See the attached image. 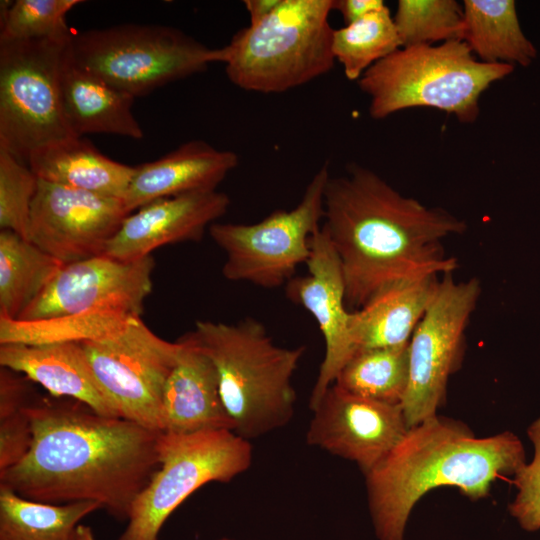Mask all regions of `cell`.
Wrapping results in <instances>:
<instances>
[{"label":"cell","instance_id":"cell-10","mask_svg":"<svg viewBox=\"0 0 540 540\" xmlns=\"http://www.w3.org/2000/svg\"><path fill=\"white\" fill-rule=\"evenodd\" d=\"M328 163L315 173L292 210H276L254 224L213 223L208 231L224 251L223 276L230 281L276 288L292 279L310 255V238L324 218Z\"/></svg>","mask_w":540,"mask_h":540},{"label":"cell","instance_id":"cell-38","mask_svg":"<svg viewBox=\"0 0 540 540\" xmlns=\"http://www.w3.org/2000/svg\"><path fill=\"white\" fill-rule=\"evenodd\" d=\"M218 540H234V539L227 538V537H222V538H220V539H218Z\"/></svg>","mask_w":540,"mask_h":540},{"label":"cell","instance_id":"cell-37","mask_svg":"<svg viewBox=\"0 0 540 540\" xmlns=\"http://www.w3.org/2000/svg\"><path fill=\"white\" fill-rule=\"evenodd\" d=\"M76 538L77 540H96L92 529L81 524L76 528Z\"/></svg>","mask_w":540,"mask_h":540},{"label":"cell","instance_id":"cell-24","mask_svg":"<svg viewBox=\"0 0 540 540\" xmlns=\"http://www.w3.org/2000/svg\"><path fill=\"white\" fill-rule=\"evenodd\" d=\"M462 7V40L480 61L528 66L536 58L513 0H464Z\"/></svg>","mask_w":540,"mask_h":540},{"label":"cell","instance_id":"cell-33","mask_svg":"<svg viewBox=\"0 0 540 540\" xmlns=\"http://www.w3.org/2000/svg\"><path fill=\"white\" fill-rule=\"evenodd\" d=\"M39 179L29 166L0 148V228L27 238Z\"/></svg>","mask_w":540,"mask_h":540},{"label":"cell","instance_id":"cell-30","mask_svg":"<svg viewBox=\"0 0 540 540\" xmlns=\"http://www.w3.org/2000/svg\"><path fill=\"white\" fill-rule=\"evenodd\" d=\"M393 20L401 47L462 40L463 7L454 0H399Z\"/></svg>","mask_w":540,"mask_h":540},{"label":"cell","instance_id":"cell-15","mask_svg":"<svg viewBox=\"0 0 540 540\" xmlns=\"http://www.w3.org/2000/svg\"><path fill=\"white\" fill-rule=\"evenodd\" d=\"M311 411L307 443L356 463L364 474L408 430L402 405L370 400L336 384L328 387Z\"/></svg>","mask_w":540,"mask_h":540},{"label":"cell","instance_id":"cell-28","mask_svg":"<svg viewBox=\"0 0 540 540\" xmlns=\"http://www.w3.org/2000/svg\"><path fill=\"white\" fill-rule=\"evenodd\" d=\"M132 318L135 316L113 310L38 320L0 317V345H47L102 339L121 329Z\"/></svg>","mask_w":540,"mask_h":540},{"label":"cell","instance_id":"cell-32","mask_svg":"<svg viewBox=\"0 0 540 540\" xmlns=\"http://www.w3.org/2000/svg\"><path fill=\"white\" fill-rule=\"evenodd\" d=\"M80 0L1 1L0 41L70 38L66 16Z\"/></svg>","mask_w":540,"mask_h":540},{"label":"cell","instance_id":"cell-35","mask_svg":"<svg viewBox=\"0 0 540 540\" xmlns=\"http://www.w3.org/2000/svg\"><path fill=\"white\" fill-rule=\"evenodd\" d=\"M383 6L382 0H333L332 8L339 11L345 24L349 25Z\"/></svg>","mask_w":540,"mask_h":540},{"label":"cell","instance_id":"cell-12","mask_svg":"<svg viewBox=\"0 0 540 540\" xmlns=\"http://www.w3.org/2000/svg\"><path fill=\"white\" fill-rule=\"evenodd\" d=\"M440 278L437 292L409 341V383L402 402L408 428L437 415L450 375L461 366L465 329L481 293L476 278Z\"/></svg>","mask_w":540,"mask_h":540},{"label":"cell","instance_id":"cell-5","mask_svg":"<svg viewBox=\"0 0 540 540\" xmlns=\"http://www.w3.org/2000/svg\"><path fill=\"white\" fill-rule=\"evenodd\" d=\"M513 70L511 64L482 62L465 41L451 40L401 47L366 70L358 84L374 119L428 107L471 124L479 116L482 93Z\"/></svg>","mask_w":540,"mask_h":540},{"label":"cell","instance_id":"cell-16","mask_svg":"<svg viewBox=\"0 0 540 540\" xmlns=\"http://www.w3.org/2000/svg\"><path fill=\"white\" fill-rule=\"evenodd\" d=\"M305 264L307 274L290 279L286 294L314 317L325 342L324 359L310 396L311 410L353 356L355 347L342 266L323 225L310 238V255Z\"/></svg>","mask_w":540,"mask_h":540},{"label":"cell","instance_id":"cell-8","mask_svg":"<svg viewBox=\"0 0 540 540\" xmlns=\"http://www.w3.org/2000/svg\"><path fill=\"white\" fill-rule=\"evenodd\" d=\"M70 39L0 41V148L26 164L35 151L75 137L61 96Z\"/></svg>","mask_w":540,"mask_h":540},{"label":"cell","instance_id":"cell-39","mask_svg":"<svg viewBox=\"0 0 540 540\" xmlns=\"http://www.w3.org/2000/svg\"><path fill=\"white\" fill-rule=\"evenodd\" d=\"M70 540H77V538H76V532H75V535H74Z\"/></svg>","mask_w":540,"mask_h":540},{"label":"cell","instance_id":"cell-9","mask_svg":"<svg viewBox=\"0 0 540 540\" xmlns=\"http://www.w3.org/2000/svg\"><path fill=\"white\" fill-rule=\"evenodd\" d=\"M160 466L131 505L118 540H158L168 517L209 482L227 483L252 464L251 442L232 430L161 432Z\"/></svg>","mask_w":540,"mask_h":540},{"label":"cell","instance_id":"cell-1","mask_svg":"<svg viewBox=\"0 0 540 540\" xmlns=\"http://www.w3.org/2000/svg\"><path fill=\"white\" fill-rule=\"evenodd\" d=\"M26 411L33 440L0 471V485L37 502H95L118 520L158 470L161 432L100 415L70 398L35 397Z\"/></svg>","mask_w":540,"mask_h":540},{"label":"cell","instance_id":"cell-26","mask_svg":"<svg viewBox=\"0 0 540 540\" xmlns=\"http://www.w3.org/2000/svg\"><path fill=\"white\" fill-rule=\"evenodd\" d=\"M98 509L90 501L37 502L0 485V540H70L79 522Z\"/></svg>","mask_w":540,"mask_h":540},{"label":"cell","instance_id":"cell-14","mask_svg":"<svg viewBox=\"0 0 540 540\" xmlns=\"http://www.w3.org/2000/svg\"><path fill=\"white\" fill-rule=\"evenodd\" d=\"M129 213L122 199L39 179L28 240L63 264L102 255Z\"/></svg>","mask_w":540,"mask_h":540},{"label":"cell","instance_id":"cell-3","mask_svg":"<svg viewBox=\"0 0 540 540\" xmlns=\"http://www.w3.org/2000/svg\"><path fill=\"white\" fill-rule=\"evenodd\" d=\"M511 431L478 438L464 423L438 414L408 428L365 475L368 507L378 540H404L416 503L428 491L456 487L472 501L486 498L496 479L525 464Z\"/></svg>","mask_w":540,"mask_h":540},{"label":"cell","instance_id":"cell-18","mask_svg":"<svg viewBox=\"0 0 540 540\" xmlns=\"http://www.w3.org/2000/svg\"><path fill=\"white\" fill-rule=\"evenodd\" d=\"M238 155L191 140L161 158L135 166L122 202L130 214L162 198L213 191L237 167Z\"/></svg>","mask_w":540,"mask_h":540},{"label":"cell","instance_id":"cell-22","mask_svg":"<svg viewBox=\"0 0 540 540\" xmlns=\"http://www.w3.org/2000/svg\"><path fill=\"white\" fill-rule=\"evenodd\" d=\"M440 278L429 276L393 283L352 311L355 352L408 343L437 292Z\"/></svg>","mask_w":540,"mask_h":540},{"label":"cell","instance_id":"cell-6","mask_svg":"<svg viewBox=\"0 0 540 540\" xmlns=\"http://www.w3.org/2000/svg\"><path fill=\"white\" fill-rule=\"evenodd\" d=\"M333 0H281L266 18L220 49L228 79L258 93H282L329 72L335 58Z\"/></svg>","mask_w":540,"mask_h":540},{"label":"cell","instance_id":"cell-20","mask_svg":"<svg viewBox=\"0 0 540 540\" xmlns=\"http://www.w3.org/2000/svg\"><path fill=\"white\" fill-rule=\"evenodd\" d=\"M0 366L23 374L53 397L74 399L100 415L117 417L95 380L80 342L2 344Z\"/></svg>","mask_w":540,"mask_h":540},{"label":"cell","instance_id":"cell-7","mask_svg":"<svg viewBox=\"0 0 540 540\" xmlns=\"http://www.w3.org/2000/svg\"><path fill=\"white\" fill-rule=\"evenodd\" d=\"M69 53L76 65L134 98L220 62V49L162 25L73 31Z\"/></svg>","mask_w":540,"mask_h":540},{"label":"cell","instance_id":"cell-13","mask_svg":"<svg viewBox=\"0 0 540 540\" xmlns=\"http://www.w3.org/2000/svg\"><path fill=\"white\" fill-rule=\"evenodd\" d=\"M152 255L124 262L104 254L63 264L18 320H38L98 310L141 317L152 291Z\"/></svg>","mask_w":540,"mask_h":540},{"label":"cell","instance_id":"cell-17","mask_svg":"<svg viewBox=\"0 0 540 540\" xmlns=\"http://www.w3.org/2000/svg\"><path fill=\"white\" fill-rule=\"evenodd\" d=\"M230 203V197L217 190L150 202L126 216L103 254L131 262L168 244L199 241L205 230L227 212Z\"/></svg>","mask_w":540,"mask_h":540},{"label":"cell","instance_id":"cell-27","mask_svg":"<svg viewBox=\"0 0 540 540\" xmlns=\"http://www.w3.org/2000/svg\"><path fill=\"white\" fill-rule=\"evenodd\" d=\"M409 383V342L357 350L333 384L355 395L402 405Z\"/></svg>","mask_w":540,"mask_h":540},{"label":"cell","instance_id":"cell-34","mask_svg":"<svg viewBox=\"0 0 540 540\" xmlns=\"http://www.w3.org/2000/svg\"><path fill=\"white\" fill-rule=\"evenodd\" d=\"M527 435L534 446L533 459L514 475L518 492L508 510L522 529L534 532L540 530V417L528 427Z\"/></svg>","mask_w":540,"mask_h":540},{"label":"cell","instance_id":"cell-19","mask_svg":"<svg viewBox=\"0 0 540 540\" xmlns=\"http://www.w3.org/2000/svg\"><path fill=\"white\" fill-rule=\"evenodd\" d=\"M163 393V432L194 433L227 429L234 424L223 404L210 358L186 334Z\"/></svg>","mask_w":540,"mask_h":540},{"label":"cell","instance_id":"cell-4","mask_svg":"<svg viewBox=\"0 0 540 540\" xmlns=\"http://www.w3.org/2000/svg\"><path fill=\"white\" fill-rule=\"evenodd\" d=\"M215 366L219 391L234 432L251 441L286 426L294 416L293 375L305 347H281L264 325L202 321L187 333Z\"/></svg>","mask_w":540,"mask_h":540},{"label":"cell","instance_id":"cell-29","mask_svg":"<svg viewBox=\"0 0 540 540\" xmlns=\"http://www.w3.org/2000/svg\"><path fill=\"white\" fill-rule=\"evenodd\" d=\"M399 48L401 41L386 5L333 31V55L349 80H359L366 70Z\"/></svg>","mask_w":540,"mask_h":540},{"label":"cell","instance_id":"cell-21","mask_svg":"<svg viewBox=\"0 0 540 540\" xmlns=\"http://www.w3.org/2000/svg\"><path fill=\"white\" fill-rule=\"evenodd\" d=\"M61 96L66 121L75 137L113 134L139 140L144 136L132 112L135 98L76 65L69 44L61 70Z\"/></svg>","mask_w":540,"mask_h":540},{"label":"cell","instance_id":"cell-2","mask_svg":"<svg viewBox=\"0 0 540 540\" xmlns=\"http://www.w3.org/2000/svg\"><path fill=\"white\" fill-rule=\"evenodd\" d=\"M324 219L352 311L393 283L453 273L457 260L445 254L442 240L467 228L446 210L402 195L356 164L347 175L329 177Z\"/></svg>","mask_w":540,"mask_h":540},{"label":"cell","instance_id":"cell-11","mask_svg":"<svg viewBox=\"0 0 540 540\" xmlns=\"http://www.w3.org/2000/svg\"><path fill=\"white\" fill-rule=\"evenodd\" d=\"M95 380L118 418L163 432V393L183 347L130 319L102 339L80 342Z\"/></svg>","mask_w":540,"mask_h":540},{"label":"cell","instance_id":"cell-36","mask_svg":"<svg viewBox=\"0 0 540 540\" xmlns=\"http://www.w3.org/2000/svg\"><path fill=\"white\" fill-rule=\"evenodd\" d=\"M281 0H245L244 5L250 16V24L259 21L270 15L280 4Z\"/></svg>","mask_w":540,"mask_h":540},{"label":"cell","instance_id":"cell-31","mask_svg":"<svg viewBox=\"0 0 540 540\" xmlns=\"http://www.w3.org/2000/svg\"><path fill=\"white\" fill-rule=\"evenodd\" d=\"M31 382L0 366V471L17 464L30 450L33 432L26 408L35 397Z\"/></svg>","mask_w":540,"mask_h":540},{"label":"cell","instance_id":"cell-25","mask_svg":"<svg viewBox=\"0 0 540 540\" xmlns=\"http://www.w3.org/2000/svg\"><path fill=\"white\" fill-rule=\"evenodd\" d=\"M63 265L30 240L0 231V317L18 319Z\"/></svg>","mask_w":540,"mask_h":540},{"label":"cell","instance_id":"cell-23","mask_svg":"<svg viewBox=\"0 0 540 540\" xmlns=\"http://www.w3.org/2000/svg\"><path fill=\"white\" fill-rule=\"evenodd\" d=\"M27 165L38 179L120 199L135 171V166L110 159L84 137L35 151Z\"/></svg>","mask_w":540,"mask_h":540}]
</instances>
